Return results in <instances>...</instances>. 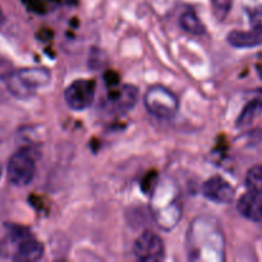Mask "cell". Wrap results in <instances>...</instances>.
<instances>
[{
    "mask_svg": "<svg viewBox=\"0 0 262 262\" xmlns=\"http://www.w3.org/2000/svg\"><path fill=\"white\" fill-rule=\"evenodd\" d=\"M0 256L18 262H35L42 258L43 245L30 230L13 227L0 242Z\"/></svg>",
    "mask_w": 262,
    "mask_h": 262,
    "instance_id": "cell-1",
    "label": "cell"
},
{
    "mask_svg": "<svg viewBox=\"0 0 262 262\" xmlns=\"http://www.w3.org/2000/svg\"><path fill=\"white\" fill-rule=\"evenodd\" d=\"M50 81L51 73L46 68H23L8 76L7 89L17 99H28Z\"/></svg>",
    "mask_w": 262,
    "mask_h": 262,
    "instance_id": "cell-2",
    "label": "cell"
},
{
    "mask_svg": "<svg viewBox=\"0 0 262 262\" xmlns=\"http://www.w3.org/2000/svg\"><path fill=\"white\" fill-rule=\"evenodd\" d=\"M143 104L151 115L164 120L171 119L179 109L177 95L160 84L147 89L143 96Z\"/></svg>",
    "mask_w": 262,
    "mask_h": 262,
    "instance_id": "cell-3",
    "label": "cell"
},
{
    "mask_svg": "<svg viewBox=\"0 0 262 262\" xmlns=\"http://www.w3.org/2000/svg\"><path fill=\"white\" fill-rule=\"evenodd\" d=\"M8 181L17 187L28 186L36 176V163L30 151L18 150L10 156L7 166Z\"/></svg>",
    "mask_w": 262,
    "mask_h": 262,
    "instance_id": "cell-4",
    "label": "cell"
},
{
    "mask_svg": "<svg viewBox=\"0 0 262 262\" xmlns=\"http://www.w3.org/2000/svg\"><path fill=\"white\" fill-rule=\"evenodd\" d=\"M96 92V82L94 79H77L64 91L67 105L74 112H82L94 102Z\"/></svg>",
    "mask_w": 262,
    "mask_h": 262,
    "instance_id": "cell-5",
    "label": "cell"
},
{
    "mask_svg": "<svg viewBox=\"0 0 262 262\" xmlns=\"http://www.w3.org/2000/svg\"><path fill=\"white\" fill-rule=\"evenodd\" d=\"M133 255L143 262L161 261L165 256L163 239L154 232H143L133 245Z\"/></svg>",
    "mask_w": 262,
    "mask_h": 262,
    "instance_id": "cell-6",
    "label": "cell"
},
{
    "mask_svg": "<svg viewBox=\"0 0 262 262\" xmlns=\"http://www.w3.org/2000/svg\"><path fill=\"white\" fill-rule=\"evenodd\" d=\"M138 97L140 92L137 87L132 84H122L109 92L105 99V107L113 114H125L135 107Z\"/></svg>",
    "mask_w": 262,
    "mask_h": 262,
    "instance_id": "cell-7",
    "label": "cell"
},
{
    "mask_svg": "<svg viewBox=\"0 0 262 262\" xmlns=\"http://www.w3.org/2000/svg\"><path fill=\"white\" fill-rule=\"evenodd\" d=\"M202 193L206 199L217 204H230L235 196L232 184L219 176L211 177L202 184Z\"/></svg>",
    "mask_w": 262,
    "mask_h": 262,
    "instance_id": "cell-8",
    "label": "cell"
},
{
    "mask_svg": "<svg viewBox=\"0 0 262 262\" xmlns=\"http://www.w3.org/2000/svg\"><path fill=\"white\" fill-rule=\"evenodd\" d=\"M238 212L251 222H262V199L261 194L248 192L243 194L237 204Z\"/></svg>",
    "mask_w": 262,
    "mask_h": 262,
    "instance_id": "cell-9",
    "label": "cell"
},
{
    "mask_svg": "<svg viewBox=\"0 0 262 262\" xmlns=\"http://www.w3.org/2000/svg\"><path fill=\"white\" fill-rule=\"evenodd\" d=\"M228 42L238 49L255 48L262 45V25H257L250 31H232L227 37Z\"/></svg>",
    "mask_w": 262,
    "mask_h": 262,
    "instance_id": "cell-10",
    "label": "cell"
},
{
    "mask_svg": "<svg viewBox=\"0 0 262 262\" xmlns=\"http://www.w3.org/2000/svg\"><path fill=\"white\" fill-rule=\"evenodd\" d=\"M262 114V100L256 99L252 101L248 102L245 106V109L242 110V113L239 114L237 119V125L238 127L243 128L251 125L258 117Z\"/></svg>",
    "mask_w": 262,
    "mask_h": 262,
    "instance_id": "cell-11",
    "label": "cell"
},
{
    "mask_svg": "<svg viewBox=\"0 0 262 262\" xmlns=\"http://www.w3.org/2000/svg\"><path fill=\"white\" fill-rule=\"evenodd\" d=\"M181 27L186 31L187 33H191V35L200 36L202 33H205L206 28H205L204 23L200 20L199 15L193 12V10H186L183 14L181 15Z\"/></svg>",
    "mask_w": 262,
    "mask_h": 262,
    "instance_id": "cell-12",
    "label": "cell"
},
{
    "mask_svg": "<svg viewBox=\"0 0 262 262\" xmlns=\"http://www.w3.org/2000/svg\"><path fill=\"white\" fill-rule=\"evenodd\" d=\"M246 186L248 191L262 194V165L252 166L246 174Z\"/></svg>",
    "mask_w": 262,
    "mask_h": 262,
    "instance_id": "cell-13",
    "label": "cell"
},
{
    "mask_svg": "<svg viewBox=\"0 0 262 262\" xmlns=\"http://www.w3.org/2000/svg\"><path fill=\"white\" fill-rule=\"evenodd\" d=\"M233 0H212V9L219 19H224L229 13Z\"/></svg>",
    "mask_w": 262,
    "mask_h": 262,
    "instance_id": "cell-14",
    "label": "cell"
},
{
    "mask_svg": "<svg viewBox=\"0 0 262 262\" xmlns=\"http://www.w3.org/2000/svg\"><path fill=\"white\" fill-rule=\"evenodd\" d=\"M4 22H5V15H4V13H3L2 8H0V27L4 25Z\"/></svg>",
    "mask_w": 262,
    "mask_h": 262,
    "instance_id": "cell-15",
    "label": "cell"
},
{
    "mask_svg": "<svg viewBox=\"0 0 262 262\" xmlns=\"http://www.w3.org/2000/svg\"><path fill=\"white\" fill-rule=\"evenodd\" d=\"M257 72H258V76H260V78L262 79V66H261V67H258Z\"/></svg>",
    "mask_w": 262,
    "mask_h": 262,
    "instance_id": "cell-16",
    "label": "cell"
}]
</instances>
